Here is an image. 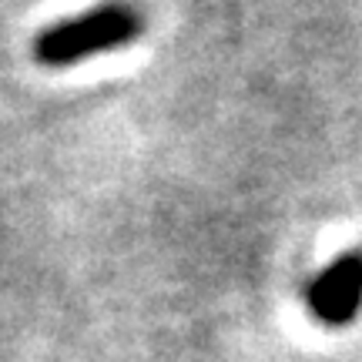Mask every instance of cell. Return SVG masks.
<instances>
[{
	"instance_id": "cell-2",
	"label": "cell",
	"mask_w": 362,
	"mask_h": 362,
	"mask_svg": "<svg viewBox=\"0 0 362 362\" xmlns=\"http://www.w3.org/2000/svg\"><path fill=\"white\" fill-rule=\"evenodd\" d=\"M305 309L319 325L342 329L362 312V248L342 252L305 285Z\"/></svg>"
},
{
	"instance_id": "cell-1",
	"label": "cell",
	"mask_w": 362,
	"mask_h": 362,
	"mask_svg": "<svg viewBox=\"0 0 362 362\" xmlns=\"http://www.w3.org/2000/svg\"><path fill=\"white\" fill-rule=\"evenodd\" d=\"M144 30V13L138 4L128 0H107L90 11L71 17V21H57V24L44 27L34 37V61L40 67H74L88 57L98 54L121 51L141 37Z\"/></svg>"
}]
</instances>
